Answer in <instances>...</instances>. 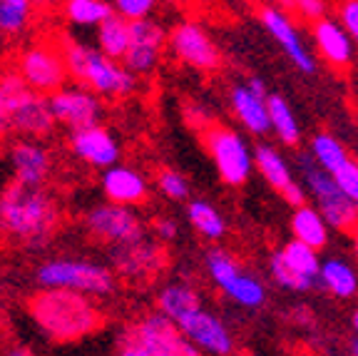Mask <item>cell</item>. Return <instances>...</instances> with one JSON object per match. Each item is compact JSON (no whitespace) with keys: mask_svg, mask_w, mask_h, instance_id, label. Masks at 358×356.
<instances>
[{"mask_svg":"<svg viewBox=\"0 0 358 356\" xmlns=\"http://www.w3.org/2000/svg\"><path fill=\"white\" fill-rule=\"evenodd\" d=\"M231 110H234L236 120L244 125L252 135H266L271 130V123H268V110H266V97L252 93L244 83L234 85L231 88Z\"/></svg>","mask_w":358,"mask_h":356,"instance_id":"cell-21","label":"cell"},{"mask_svg":"<svg viewBox=\"0 0 358 356\" xmlns=\"http://www.w3.org/2000/svg\"><path fill=\"white\" fill-rule=\"evenodd\" d=\"M155 234L159 237V242H172V240H177V234H179L177 219H172V217H159L155 222Z\"/></svg>","mask_w":358,"mask_h":356,"instance_id":"cell-41","label":"cell"},{"mask_svg":"<svg viewBox=\"0 0 358 356\" xmlns=\"http://www.w3.org/2000/svg\"><path fill=\"white\" fill-rule=\"evenodd\" d=\"M110 252L115 274H120L124 279H134V282L159 274V269L164 267V259H167L162 245L147 240V237L140 242H132V245L112 247Z\"/></svg>","mask_w":358,"mask_h":356,"instance_id":"cell-16","label":"cell"},{"mask_svg":"<svg viewBox=\"0 0 358 356\" xmlns=\"http://www.w3.org/2000/svg\"><path fill=\"white\" fill-rule=\"evenodd\" d=\"M351 327H353V339H358V309H353V314H351Z\"/></svg>","mask_w":358,"mask_h":356,"instance_id":"cell-45","label":"cell"},{"mask_svg":"<svg viewBox=\"0 0 358 356\" xmlns=\"http://www.w3.org/2000/svg\"><path fill=\"white\" fill-rule=\"evenodd\" d=\"M201 142L207 147L214 167H217L219 177L224 182L231 184V187H239L249 179L254 170V150L246 145V139L236 130L224 128V125H212L209 130L201 132Z\"/></svg>","mask_w":358,"mask_h":356,"instance_id":"cell-5","label":"cell"},{"mask_svg":"<svg viewBox=\"0 0 358 356\" xmlns=\"http://www.w3.org/2000/svg\"><path fill=\"white\" fill-rule=\"evenodd\" d=\"M33 3L28 0H0V33L15 35L28 28Z\"/></svg>","mask_w":358,"mask_h":356,"instance_id":"cell-35","label":"cell"},{"mask_svg":"<svg viewBox=\"0 0 358 356\" xmlns=\"http://www.w3.org/2000/svg\"><path fill=\"white\" fill-rule=\"evenodd\" d=\"M187 120H189V123L194 125L196 130H201V132H204V130H209L214 125L212 117H209V112L204 110L201 105H189V107H187Z\"/></svg>","mask_w":358,"mask_h":356,"instance_id":"cell-42","label":"cell"},{"mask_svg":"<svg viewBox=\"0 0 358 356\" xmlns=\"http://www.w3.org/2000/svg\"><path fill=\"white\" fill-rule=\"evenodd\" d=\"M67 75H73L83 88L100 97H127L137 90V75H132L122 62L102 55L97 48L85 43H67L62 48Z\"/></svg>","mask_w":358,"mask_h":356,"instance_id":"cell-3","label":"cell"},{"mask_svg":"<svg viewBox=\"0 0 358 356\" xmlns=\"http://www.w3.org/2000/svg\"><path fill=\"white\" fill-rule=\"evenodd\" d=\"M8 157H10L13 177H15L13 182L22 184V187L40 189L45 179L50 177V150L38 139H17V142H13Z\"/></svg>","mask_w":358,"mask_h":356,"instance_id":"cell-18","label":"cell"},{"mask_svg":"<svg viewBox=\"0 0 358 356\" xmlns=\"http://www.w3.org/2000/svg\"><path fill=\"white\" fill-rule=\"evenodd\" d=\"M338 22L341 28L346 30V35L358 43V0H348L338 6Z\"/></svg>","mask_w":358,"mask_h":356,"instance_id":"cell-39","label":"cell"},{"mask_svg":"<svg viewBox=\"0 0 358 356\" xmlns=\"http://www.w3.org/2000/svg\"><path fill=\"white\" fill-rule=\"evenodd\" d=\"M157 184H159V192L172 202H185L189 197V182L177 170H162Z\"/></svg>","mask_w":358,"mask_h":356,"instance_id":"cell-36","label":"cell"},{"mask_svg":"<svg viewBox=\"0 0 358 356\" xmlns=\"http://www.w3.org/2000/svg\"><path fill=\"white\" fill-rule=\"evenodd\" d=\"M137 344H142L152 356H201L199 349L189 344L185 336L179 334L174 322L162 317L159 312L147 314L132 329H127Z\"/></svg>","mask_w":358,"mask_h":356,"instance_id":"cell-12","label":"cell"},{"mask_svg":"<svg viewBox=\"0 0 358 356\" xmlns=\"http://www.w3.org/2000/svg\"><path fill=\"white\" fill-rule=\"evenodd\" d=\"M115 8V15H120L122 20L134 22V20H147L150 13L157 8L155 0H117V3H112Z\"/></svg>","mask_w":358,"mask_h":356,"instance_id":"cell-38","label":"cell"},{"mask_svg":"<svg viewBox=\"0 0 358 356\" xmlns=\"http://www.w3.org/2000/svg\"><path fill=\"white\" fill-rule=\"evenodd\" d=\"M353 247H356V256H358V232H356V242H353Z\"/></svg>","mask_w":358,"mask_h":356,"instance_id":"cell-47","label":"cell"},{"mask_svg":"<svg viewBox=\"0 0 358 356\" xmlns=\"http://www.w3.org/2000/svg\"><path fill=\"white\" fill-rule=\"evenodd\" d=\"M48 102H50V112L55 117V123L67 125L70 132L100 125L102 110H105L100 97L83 85H65L57 93H52Z\"/></svg>","mask_w":358,"mask_h":356,"instance_id":"cell-13","label":"cell"},{"mask_svg":"<svg viewBox=\"0 0 358 356\" xmlns=\"http://www.w3.org/2000/svg\"><path fill=\"white\" fill-rule=\"evenodd\" d=\"M3 356H35V354H33V349H28L25 344H15V346H10Z\"/></svg>","mask_w":358,"mask_h":356,"instance_id":"cell-44","label":"cell"},{"mask_svg":"<svg viewBox=\"0 0 358 356\" xmlns=\"http://www.w3.org/2000/svg\"><path fill=\"white\" fill-rule=\"evenodd\" d=\"M259 15H262L264 28H266L268 35L284 48V53L289 55V60L294 62V67H296L299 73H303V75L316 73V57L311 55V50L306 48L303 38L299 35L296 25L291 22V18L286 15L284 8L264 6Z\"/></svg>","mask_w":358,"mask_h":356,"instance_id":"cell-15","label":"cell"},{"mask_svg":"<svg viewBox=\"0 0 358 356\" xmlns=\"http://www.w3.org/2000/svg\"><path fill=\"white\" fill-rule=\"evenodd\" d=\"M28 314L48 339L70 344L95 334L105 314L92 296L60 289H40L28 299Z\"/></svg>","mask_w":358,"mask_h":356,"instance_id":"cell-2","label":"cell"},{"mask_svg":"<svg viewBox=\"0 0 358 356\" xmlns=\"http://www.w3.org/2000/svg\"><path fill=\"white\" fill-rule=\"evenodd\" d=\"M70 150L80 162L97 170H110L120 165V142L105 125L73 130L70 132Z\"/></svg>","mask_w":358,"mask_h":356,"instance_id":"cell-17","label":"cell"},{"mask_svg":"<svg viewBox=\"0 0 358 356\" xmlns=\"http://www.w3.org/2000/svg\"><path fill=\"white\" fill-rule=\"evenodd\" d=\"M308 155H311L313 162H316V165L329 174H336L343 165H346V162H351V155H348L346 147H343L341 142L329 132L313 135Z\"/></svg>","mask_w":358,"mask_h":356,"instance_id":"cell-32","label":"cell"},{"mask_svg":"<svg viewBox=\"0 0 358 356\" xmlns=\"http://www.w3.org/2000/svg\"><path fill=\"white\" fill-rule=\"evenodd\" d=\"M40 289L75 292L85 296H107L115 289V272L85 259H48L35 269Z\"/></svg>","mask_w":358,"mask_h":356,"instance_id":"cell-4","label":"cell"},{"mask_svg":"<svg viewBox=\"0 0 358 356\" xmlns=\"http://www.w3.org/2000/svg\"><path fill=\"white\" fill-rule=\"evenodd\" d=\"M85 227L97 242L112 247H124L132 242H140L147 237L145 222L132 207H120L105 202V205L90 207L85 214Z\"/></svg>","mask_w":358,"mask_h":356,"instance_id":"cell-9","label":"cell"},{"mask_svg":"<svg viewBox=\"0 0 358 356\" xmlns=\"http://www.w3.org/2000/svg\"><path fill=\"white\" fill-rule=\"evenodd\" d=\"M254 165L259 167L262 177L266 179L279 195H284V200L289 202L294 210L306 205V189H303V184H299L296 179H294L289 162L284 160V155H281L276 147L257 145V150H254Z\"/></svg>","mask_w":358,"mask_h":356,"instance_id":"cell-19","label":"cell"},{"mask_svg":"<svg viewBox=\"0 0 358 356\" xmlns=\"http://www.w3.org/2000/svg\"><path fill=\"white\" fill-rule=\"evenodd\" d=\"M356 207H358V205H356Z\"/></svg>","mask_w":358,"mask_h":356,"instance_id":"cell-49","label":"cell"},{"mask_svg":"<svg viewBox=\"0 0 358 356\" xmlns=\"http://www.w3.org/2000/svg\"><path fill=\"white\" fill-rule=\"evenodd\" d=\"M55 117L50 112V102L43 95L33 93L28 100L22 102L20 112L15 117V125H13V132L17 135H28V137H45L55 130Z\"/></svg>","mask_w":358,"mask_h":356,"instance_id":"cell-24","label":"cell"},{"mask_svg":"<svg viewBox=\"0 0 358 356\" xmlns=\"http://www.w3.org/2000/svg\"><path fill=\"white\" fill-rule=\"evenodd\" d=\"M313 40L319 45L324 60H329L336 67H346L353 60V40L341 28V22L324 18L313 22Z\"/></svg>","mask_w":358,"mask_h":356,"instance_id":"cell-22","label":"cell"},{"mask_svg":"<svg viewBox=\"0 0 358 356\" xmlns=\"http://www.w3.org/2000/svg\"><path fill=\"white\" fill-rule=\"evenodd\" d=\"M65 15L73 25H95V28H100L107 18L115 15V8L105 0H70V3H65Z\"/></svg>","mask_w":358,"mask_h":356,"instance_id":"cell-34","label":"cell"},{"mask_svg":"<svg viewBox=\"0 0 358 356\" xmlns=\"http://www.w3.org/2000/svg\"><path fill=\"white\" fill-rule=\"evenodd\" d=\"M319 252L308 249L306 245H301L296 240L286 242L268 259V272H271L274 282L279 284L281 289L296 292V294L311 292L319 284Z\"/></svg>","mask_w":358,"mask_h":356,"instance_id":"cell-8","label":"cell"},{"mask_svg":"<svg viewBox=\"0 0 358 356\" xmlns=\"http://www.w3.org/2000/svg\"><path fill=\"white\" fill-rule=\"evenodd\" d=\"M167 45L179 62H185L194 70H217L222 62V55H219V48L214 45L212 35L207 33L204 25L194 20L177 22L172 33L167 35Z\"/></svg>","mask_w":358,"mask_h":356,"instance_id":"cell-10","label":"cell"},{"mask_svg":"<svg viewBox=\"0 0 358 356\" xmlns=\"http://www.w3.org/2000/svg\"><path fill=\"white\" fill-rule=\"evenodd\" d=\"M331 177H334L338 192H341L346 200H351L353 205H358V162L356 160L346 162V165L336 174H331Z\"/></svg>","mask_w":358,"mask_h":356,"instance_id":"cell-37","label":"cell"},{"mask_svg":"<svg viewBox=\"0 0 358 356\" xmlns=\"http://www.w3.org/2000/svg\"><path fill=\"white\" fill-rule=\"evenodd\" d=\"M167 43V33L155 20H134L129 22V50L122 57V65L132 75L152 73L159 62L162 48Z\"/></svg>","mask_w":358,"mask_h":356,"instance_id":"cell-14","label":"cell"},{"mask_svg":"<svg viewBox=\"0 0 358 356\" xmlns=\"http://www.w3.org/2000/svg\"><path fill=\"white\" fill-rule=\"evenodd\" d=\"M97 50L115 62H122L129 50V22L120 15H110L97 28Z\"/></svg>","mask_w":358,"mask_h":356,"instance_id":"cell-28","label":"cell"},{"mask_svg":"<svg viewBox=\"0 0 358 356\" xmlns=\"http://www.w3.org/2000/svg\"><path fill=\"white\" fill-rule=\"evenodd\" d=\"M115 356H152V354L142 344H137V341H134L129 334H124L122 341H120V346H117V354H115Z\"/></svg>","mask_w":358,"mask_h":356,"instance_id":"cell-43","label":"cell"},{"mask_svg":"<svg viewBox=\"0 0 358 356\" xmlns=\"http://www.w3.org/2000/svg\"><path fill=\"white\" fill-rule=\"evenodd\" d=\"M30 95H33V90L22 83L17 70L0 73V137L13 132L17 112H20L22 102L28 100Z\"/></svg>","mask_w":358,"mask_h":356,"instance_id":"cell-26","label":"cell"},{"mask_svg":"<svg viewBox=\"0 0 358 356\" xmlns=\"http://www.w3.org/2000/svg\"><path fill=\"white\" fill-rule=\"evenodd\" d=\"M17 75L38 95H52L60 88H65L67 67L60 45L48 43V40H38V43L28 45L17 60Z\"/></svg>","mask_w":358,"mask_h":356,"instance_id":"cell-7","label":"cell"},{"mask_svg":"<svg viewBox=\"0 0 358 356\" xmlns=\"http://www.w3.org/2000/svg\"><path fill=\"white\" fill-rule=\"evenodd\" d=\"M299 172H301L306 195H311L313 200H316V205L329 202V200H334V197L341 195L338 187H336L334 177H331L329 172H324V170L313 162V157L308 155V152L306 155H299Z\"/></svg>","mask_w":358,"mask_h":356,"instance_id":"cell-30","label":"cell"},{"mask_svg":"<svg viewBox=\"0 0 358 356\" xmlns=\"http://www.w3.org/2000/svg\"><path fill=\"white\" fill-rule=\"evenodd\" d=\"M291 232H294V240L306 245L313 252L324 249L329 245V224L324 222L319 210L311 205L294 210V214H291Z\"/></svg>","mask_w":358,"mask_h":356,"instance_id":"cell-27","label":"cell"},{"mask_svg":"<svg viewBox=\"0 0 358 356\" xmlns=\"http://www.w3.org/2000/svg\"><path fill=\"white\" fill-rule=\"evenodd\" d=\"M177 329L194 349L204 351L209 356H229L234 351L231 329L227 327V322L219 314H214L207 306H199L196 312L179 319Z\"/></svg>","mask_w":358,"mask_h":356,"instance_id":"cell-11","label":"cell"},{"mask_svg":"<svg viewBox=\"0 0 358 356\" xmlns=\"http://www.w3.org/2000/svg\"><path fill=\"white\" fill-rule=\"evenodd\" d=\"M102 192H105L107 202L120 207H134L142 205L150 195L147 179L140 170L127 167V165H115V167L102 172Z\"/></svg>","mask_w":358,"mask_h":356,"instance_id":"cell-20","label":"cell"},{"mask_svg":"<svg viewBox=\"0 0 358 356\" xmlns=\"http://www.w3.org/2000/svg\"><path fill=\"white\" fill-rule=\"evenodd\" d=\"M348 356H358V339L351 341V346H348Z\"/></svg>","mask_w":358,"mask_h":356,"instance_id":"cell-46","label":"cell"},{"mask_svg":"<svg viewBox=\"0 0 358 356\" xmlns=\"http://www.w3.org/2000/svg\"><path fill=\"white\" fill-rule=\"evenodd\" d=\"M266 110H268V123H271V130L276 132V137L284 145H296L299 139H301V128H299L296 115L289 107V102L279 93H268Z\"/></svg>","mask_w":358,"mask_h":356,"instance_id":"cell-29","label":"cell"},{"mask_svg":"<svg viewBox=\"0 0 358 356\" xmlns=\"http://www.w3.org/2000/svg\"><path fill=\"white\" fill-rule=\"evenodd\" d=\"M294 8H296L306 20H313V22L324 20L326 11H329V6H326L324 0H301V3H294Z\"/></svg>","mask_w":358,"mask_h":356,"instance_id":"cell-40","label":"cell"},{"mask_svg":"<svg viewBox=\"0 0 358 356\" xmlns=\"http://www.w3.org/2000/svg\"><path fill=\"white\" fill-rule=\"evenodd\" d=\"M199 306H204V301H201L199 289L192 287L189 282H172L157 294V312L174 324L185 319L187 314L196 312Z\"/></svg>","mask_w":358,"mask_h":356,"instance_id":"cell-23","label":"cell"},{"mask_svg":"<svg viewBox=\"0 0 358 356\" xmlns=\"http://www.w3.org/2000/svg\"><path fill=\"white\" fill-rule=\"evenodd\" d=\"M207 274L214 282L217 289L224 292L234 304L244 309H259L266 301V287L259 277L249 274L236 264V259L224 249H209L207 252Z\"/></svg>","mask_w":358,"mask_h":356,"instance_id":"cell-6","label":"cell"},{"mask_svg":"<svg viewBox=\"0 0 358 356\" xmlns=\"http://www.w3.org/2000/svg\"><path fill=\"white\" fill-rule=\"evenodd\" d=\"M319 214L324 217V222L329 224V229H338V232H358V207L351 200H346L343 195L334 197L329 202L316 205Z\"/></svg>","mask_w":358,"mask_h":356,"instance_id":"cell-33","label":"cell"},{"mask_svg":"<svg viewBox=\"0 0 358 356\" xmlns=\"http://www.w3.org/2000/svg\"><path fill=\"white\" fill-rule=\"evenodd\" d=\"M319 284L336 299H353L358 294V272L343 256H329L321 262Z\"/></svg>","mask_w":358,"mask_h":356,"instance_id":"cell-25","label":"cell"},{"mask_svg":"<svg viewBox=\"0 0 358 356\" xmlns=\"http://www.w3.org/2000/svg\"><path fill=\"white\" fill-rule=\"evenodd\" d=\"M187 219L196 232L209 242H219L227 234V219L214 205L207 200H194L187 207Z\"/></svg>","mask_w":358,"mask_h":356,"instance_id":"cell-31","label":"cell"},{"mask_svg":"<svg viewBox=\"0 0 358 356\" xmlns=\"http://www.w3.org/2000/svg\"><path fill=\"white\" fill-rule=\"evenodd\" d=\"M249 356H257V354H249Z\"/></svg>","mask_w":358,"mask_h":356,"instance_id":"cell-48","label":"cell"},{"mask_svg":"<svg viewBox=\"0 0 358 356\" xmlns=\"http://www.w3.org/2000/svg\"><path fill=\"white\" fill-rule=\"evenodd\" d=\"M60 212L57 205L43 187H22L10 182L0 192V232L15 245L40 249L52 240Z\"/></svg>","mask_w":358,"mask_h":356,"instance_id":"cell-1","label":"cell"}]
</instances>
